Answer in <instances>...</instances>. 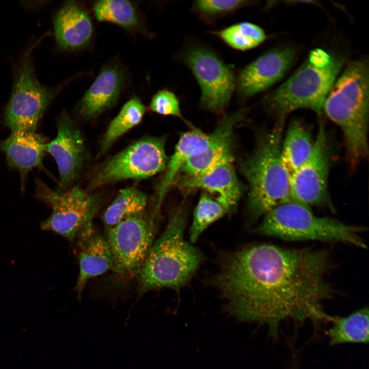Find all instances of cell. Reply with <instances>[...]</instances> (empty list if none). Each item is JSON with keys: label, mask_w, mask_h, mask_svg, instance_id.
Instances as JSON below:
<instances>
[{"label": "cell", "mask_w": 369, "mask_h": 369, "mask_svg": "<svg viewBox=\"0 0 369 369\" xmlns=\"http://www.w3.org/2000/svg\"><path fill=\"white\" fill-rule=\"evenodd\" d=\"M217 264L210 282L226 312L266 326L273 341L283 337L286 325L296 334L306 322L316 339L331 322L324 310L335 294L326 279L333 267L327 250L255 244L221 254Z\"/></svg>", "instance_id": "obj_1"}, {"label": "cell", "mask_w": 369, "mask_h": 369, "mask_svg": "<svg viewBox=\"0 0 369 369\" xmlns=\"http://www.w3.org/2000/svg\"><path fill=\"white\" fill-rule=\"evenodd\" d=\"M368 64L352 61L336 79L323 108L342 133L346 160L352 170L368 156Z\"/></svg>", "instance_id": "obj_2"}, {"label": "cell", "mask_w": 369, "mask_h": 369, "mask_svg": "<svg viewBox=\"0 0 369 369\" xmlns=\"http://www.w3.org/2000/svg\"><path fill=\"white\" fill-rule=\"evenodd\" d=\"M187 215L184 206L174 211L153 242L136 275L140 295L161 288L179 291L196 273L203 258L199 250L185 240Z\"/></svg>", "instance_id": "obj_3"}, {"label": "cell", "mask_w": 369, "mask_h": 369, "mask_svg": "<svg viewBox=\"0 0 369 369\" xmlns=\"http://www.w3.org/2000/svg\"><path fill=\"white\" fill-rule=\"evenodd\" d=\"M284 120L258 137L254 152L239 162L249 186L248 209L252 221L275 207L294 200L290 174L281 155Z\"/></svg>", "instance_id": "obj_4"}, {"label": "cell", "mask_w": 369, "mask_h": 369, "mask_svg": "<svg viewBox=\"0 0 369 369\" xmlns=\"http://www.w3.org/2000/svg\"><path fill=\"white\" fill-rule=\"evenodd\" d=\"M342 67V61L316 49L282 85L264 98L266 109L278 120L290 113L309 109L321 117L326 97Z\"/></svg>", "instance_id": "obj_5"}, {"label": "cell", "mask_w": 369, "mask_h": 369, "mask_svg": "<svg viewBox=\"0 0 369 369\" xmlns=\"http://www.w3.org/2000/svg\"><path fill=\"white\" fill-rule=\"evenodd\" d=\"M254 230L257 234L285 240L339 241L366 247L360 236L363 228L317 216L310 207L295 200L273 208Z\"/></svg>", "instance_id": "obj_6"}, {"label": "cell", "mask_w": 369, "mask_h": 369, "mask_svg": "<svg viewBox=\"0 0 369 369\" xmlns=\"http://www.w3.org/2000/svg\"><path fill=\"white\" fill-rule=\"evenodd\" d=\"M42 39L28 47L15 66L12 92L4 112L5 123L11 131H36L60 89L43 85L35 75L32 53Z\"/></svg>", "instance_id": "obj_7"}, {"label": "cell", "mask_w": 369, "mask_h": 369, "mask_svg": "<svg viewBox=\"0 0 369 369\" xmlns=\"http://www.w3.org/2000/svg\"><path fill=\"white\" fill-rule=\"evenodd\" d=\"M164 137L138 140L101 164L91 178L87 191L127 179L140 180L166 169L168 158Z\"/></svg>", "instance_id": "obj_8"}, {"label": "cell", "mask_w": 369, "mask_h": 369, "mask_svg": "<svg viewBox=\"0 0 369 369\" xmlns=\"http://www.w3.org/2000/svg\"><path fill=\"white\" fill-rule=\"evenodd\" d=\"M36 196L52 209L41 229L52 231L72 242L87 227L99 210L100 196L77 185L62 192L53 191L40 180L36 183Z\"/></svg>", "instance_id": "obj_9"}, {"label": "cell", "mask_w": 369, "mask_h": 369, "mask_svg": "<svg viewBox=\"0 0 369 369\" xmlns=\"http://www.w3.org/2000/svg\"><path fill=\"white\" fill-rule=\"evenodd\" d=\"M158 214L154 210L149 216L145 212L107 229L113 271L120 278L127 280L137 275L154 242Z\"/></svg>", "instance_id": "obj_10"}, {"label": "cell", "mask_w": 369, "mask_h": 369, "mask_svg": "<svg viewBox=\"0 0 369 369\" xmlns=\"http://www.w3.org/2000/svg\"><path fill=\"white\" fill-rule=\"evenodd\" d=\"M333 153L327 133L320 122L311 154L290 175L291 193L294 200L309 207L332 208L328 181Z\"/></svg>", "instance_id": "obj_11"}, {"label": "cell", "mask_w": 369, "mask_h": 369, "mask_svg": "<svg viewBox=\"0 0 369 369\" xmlns=\"http://www.w3.org/2000/svg\"><path fill=\"white\" fill-rule=\"evenodd\" d=\"M184 61L200 86L201 107L213 112H221L228 105L236 87L233 70L213 51L200 46L189 49Z\"/></svg>", "instance_id": "obj_12"}, {"label": "cell", "mask_w": 369, "mask_h": 369, "mask_svg": "<svg viewBox=\"0 0 369 369\" xmlns=\"http://www.w3.org/2000/svg\"><path fill=\"white\" fill-rule=\"evenodd\" d=\"M57 135L46 145V152L54 158L59 176L58 191H64L73 186L81 173L87 152L80 130L65 111L56 121Z\"/></svg>", "instance_id": "obj_13"}, {"label": "cell", "mask_w": 369, "mask_h": 369, "mask_svg": "<svg viewBox=\"0 0 369 369\" xmlns=\"http://www.w3.org/2000/svg\"><path fill=\"white\" fill-rule=\"evenodd\" d=\"M296 55L294 48L285 46L259 56L239 72L236 80L239 95L248 98L269 88L286 74Z\"/></svg>", "instance_id": "obj_14"}, {"label": "cell", "mask_w": 369, "mask_h": 369, "mask_svg": "<svg viewBox=\"0 0 369 369\" xmlns=\"http://www.w3.org/2000/svg\"><path fill=\"white\" fill-rule=\"evenodd\" d=\"M246 109L225 115L210 133V139L206 148L191 157L181 171L185 176L191 177L204 174L221 162L233 158L232 144L234 130L246 115Z\"/></svg>", "instance_id": "obj_15"}, {"label": "cell", "mask_w": 369, "mask_h": 369, "mask_svg": "<svg viewBox=\"0 0 369 369\" xmlns=\"http://www.w3.org/2000/svg\"><path fill=\"white\" fill-rule=\"evenodd\" d=\"M183 189H201L222 203L230 212L236 208L242 193L233 158L228 159L208 172L196 176H185L178 183Z\"/></svg>", "instance_id": "obj_16"}, {"label": "cell", "mask_w": 369, "mask_h": 369, "mask_svg": "<svg viewBox=\"0 0 369 369\" xmlns=\"http://www.w3.org/2000/svg\"><path fill=\"white\" fill-rule=\"evenodd\" d=\"M47 141L36 131H11L7 138L0 141V150L5 154L8 166L19 173L22 189L29 172L42 168Z\"/></svg>", "instance_id": "obj_17"}, {"label": "cell", "mask_w": 369, "mask_h": 369, "mask_svg": "<svg viewBox=\"0 0 369 369\" xmlns=\"http://www.w3.org/2000/svg\"><path fill=\"white\" fill-rule=\"evenodd\" d=\"M57 46L64 50L77 49L90 40L93 26L88 13L74 1L66 2L54 18Z\"/></svg>", "instance_id": "obj_18"}, {"label": "cell", "mask_w": 369, "mask_h": 369, "mask_svg": "<svg viewBox=\"0 0 369 369\" xmlns=\"http://www.w3.org/2000/svg\"><path fill=\"white\" fill-rule=\"evenodd\" d=\"M123 83L120 70L115 66L105 67L78 102L79 114L90 119L110 109L117 102Z\"/></svg>", "instance_id": "obj_19"}, {"label": "cell", "mask_w": 369, "mask_h": 369, "mask_svg": "<svg viewBox=\"0 0 369 369\" xmlns=\"http://www.w3.org/2000/svg\"><path fill=\"white\" fill-rule=\"evenodd\" d=\"M78 254L79 272L75 291L80 296L88 280L113 270V255L106 237L94 231L80 238Z\"/></svg>", "instance_id": "obj_20"}, {"label": "cell", "mask_w": 369, "mask_h": 369, "mask_svg": "<svg viewBox=\"0 0 369 369\" xmlns=\"http://www.w3.org/2000/svg\"><path fill=\"white\" fill-rule=\"evenodd\" d=\"M210 139V133H204L193 126L181 134L174 151L168 161L166 171L160 184L155 207L160 209L161 203L183 166L191 157L203 150Z\"/></svg>", "instance_id": "obj_21"}, {"label": "cell", "mask_w": 369, "mask_h": 369, "mask_svg": "<svg viewBox=\"0 0 369 369\" xmlns=\"http://www.w3.org/2000/svg\"><path fill=\"white\" fill-rule=\"evenodd\" d=\"M367 306L346 316H332V325L324 331L331 346L345 343H367L369 319Z\"/></svg>", "instance_id": "obj_22"}, {"label": "cell", "mask_w": 369, "mask_h": 369, "mask_svg": "<svg viewBox=\"0 0 369 369\" xmlns=\"http://www.w3.org/2000/svg\"><path fill=\"white\" fill-rule=\"evenodd\" d=\"M281 144V155L290 175L301 166L311 154L314 140L311 132L298 120L289 124Z\"/></svg>", "instance_id": "obj_23"}, {"label": "cell", "mask_w": 369, "mask_h": 369, "mask_svg": "<svg viewBox=\"0 0 369 369\" xmlns=\"http://www.w3.org/2000/svg\"><path fill=\"white\" fill-rule=\"evenodd\" d=\"M146 110L139 98L134 96L128 101L109 124L100 140L96 157L99 158L106 153L119 138L138 125Z\"/></svg>", "instance_id": "obj_24"}, {"label": "cell", "mask_w": 369, "mask_h": 369, "mask_svg": "<svg viewBox=\"0 0 369 369\" xmlns=\"http://www.w3.org/2000/svg\"><path fill=\"white\" fill-rule=\"evenodd\" d=\"M147 203L146 194L136 187L120 190L104 212L102 220L106 229L128 218L144 213Z\"/></svg>", "instance_id": "obj_25"}, {"label": "cell", "mask_w": 369, "mask_h": 369, "mask_svg": "<svg viewBox=\"0 0 369 369\" xmlns=\"http://www.w3.org/2000/svg\"><path fill=\"white\" fill-rule=\"evenodd\" d=\"M230 213L229 210L210 194L204 191L193 212L190 240L194 243L211 224Z\"/></svg>", "instance_id": "obj_26"}, {"label": "cell", "mask_w": 369, "mask_h": 369, "mask_svg": "<svg viewBox=\"0 0 369 369\" xmlns=\"http://www.w3.org/2000/svg\"><path fill=\"white\" fill-rule=\"evenodd\" d=\"M93 11L98 21L110 22L127 29H134L138 24L136 10L128 1H97L94 4Z\"/></svg>", "instance_id": "obj_27"}, {"label": "cell", "mask_w": 369, "mask_h": 369, "mask_svg": "<svg viewBox=\"0 0 369 369\" xmlns=\"http://www.w3.org/2000/svg\"><path fill=\"white\" fill-rule=\"evenodd\" d=\"M225 43L238 50L253 49L266 39L263 30L249 22H241L231 25L215 33Z\"/></svg>", "instance_id": "obj_28"}, {"label": "cell", "mask_w": 369, "mask_h": 369, "mask_svg": "<svg viewBox=\"0 0 369 369\" xmlns=\"http://www.w3.org/2000/svg\"><path fill=\"white\" fill-rule=\"evenodd\" d=\"M150 109L160 115L173 116L186 121L182 115L177 97L169 90L158 91L152 98Z\"/></svg>", "instance_id": "obj_29"}, {"label": "cell", "mask_w": 369, "mask_h": 369, "mask_svg": "<svg viewBox=\"0 0 369 369\" xmlns=\"http://www.w3.org/2000/svg\"><path fill=\"white\" fill-rule=\"evenodd\" d=\"M250 3L241 0H204L196 1L194 5L201 15L213 17L233 12Z\"/></svg>", "instance_id": "obj_30"}]
</instances>
